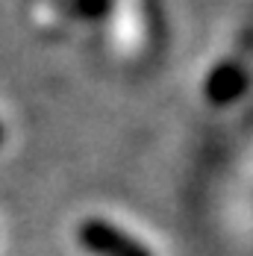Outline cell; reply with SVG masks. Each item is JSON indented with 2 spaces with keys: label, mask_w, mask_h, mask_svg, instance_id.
Here are the masks:
<instances>
[{
  "label": "cell",
  "mask_w": 253,
  "mask_h": 256,
  "mask_svg": "<svg viewBox=\"0 0 253 256\" xmlns=\"http://www.w3.org/2000/svg\"><path fill=\"white\" fill-rule=\"evenodd\" d=\"M62 3H65L62 9H68L80 21H103L112 9V0H62Z\"/></svg>",
  "instance_id": "cell-3"
},
{
  "label": "cell",
  "mask_w": 253,
  "mask_h": 256,
  "mask_svg": "<svg viewBox=\"0 0 253 256\" xmlns=\"http://www.w3.org/2000/svg\"><path fill=\"white\" fill-rule=\"evenodd\" d=\"M144 15H148V26H150V36L156 38H162V26H165V21H162V0H144Z\"/></svg>",
  "instance_id": "cell-4"
},
{
  "label": "cell",
  "mask_w": 253,
  "mask_h": 256,
  "mask_svg": "<svg viewBox=\"0 0 253 256\" xmlns=\"http://www.w3.org/2000/svg\"><path fill=\"white\" fill-rule=\"evenodd\" d=\"M248 92V71L238 62H218L203 80V98L212 106H230Z\"/></svg>",
  "instance_id": "cell-2"
},
{
  "label": "cell",
  "mask_w": 253,
  "mask_h": 256,
  "mask_svg": "<svg viewBox=\"0 0 253 256\" xmlns=\"http://www.w3.org/2000/svg\"><path fill=\"white\" fill-rule=\"evenodd\" d=\"M3 136H6V132H3V124H0V144H3Z\"/></svg>",
  "instance_id": "cell-5"
},
{
  "label": "cell",
  "mask_w": 253,
  "mask_h": 256,
  "mask_svg": "<svg viewBox=\"0 0 253 256\" xmlns=\"http://www.w3.org/2000/svg\"><path fill=\"white\" fill-rule=\"evenodd\" d=\"M76 242L92 256H153L144 242L109 224L106 218H86L76 227Z\"/></svg>",
  "instance_id": "cell-1"
}]
</instances>
